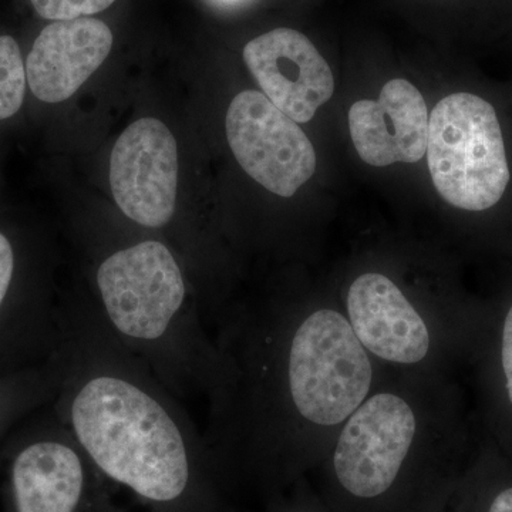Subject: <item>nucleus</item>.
Here are the masks:
<instances>
[{
	"instance_id": "nucleus-15",
	"label": "nucleus",
	"mask_w": 512,
	"mask_h": 512,
	"mask_svg": "<svg viewBox=\"0 0 512 512\" xmlns=\"http://www.w3.org/2000/svg\"><path fill=\"white\" fill-rule=\"evenodd\" d=\"M116 0H30L33 8L42 18L62 22L83 16L94 15L106 10Z\"/></svg>"
},
{
	"instance_id": "nucleus-1",
	"label": "nucleus",
	"mask_w": 512,
	"mask_h": 512,
	"mask_svg": "<svg viewBox=\"0 0 512 512\" xmlns=\"http://www.w3.org/2000/svg\"><path fill=\"white\" fill-rule=\"evenodd\" d=\"M220 360L204 439L224 483L279 490L318 468L375 383L348 318L271 306L218 316Z\"/></svg>"
},
{
	"instance_id": "nucleus-11",
	"label": "nucleus",
	"mask_w": 512,
	"mask_h": 512,
	"mask_svg": "<svg viewBox=\"0 0 512 512\" xmlns=\"http://www.w3.org/2000/svg\"><path fill=\"white\" fill-rule=\"evenodd\" d=\"M349 128L365 163H417L427 151L429 111L412 83L394 79L384 84L379 100H360L350 107Z\"/></svg>"
},
{
	"instance_id": "nucleus-4",
	"label": "nucleus",
	"mask_w": 512,
	"mask_h": 512,
	"mask_svg": "<svg viewBox=\"0 0 512 512\" xmlns=\"http://www.w3.org/2000/svg\"><path fill=\"white\" fill-rule=\"evenodd\" d=\"M332 512H429L460 474L433 436V413L404 387L370 392L319 466Z\"/></svg>"
},
{
	"instance_id": "nucleus-19",
	"label": "nucleus",
	"mask_w": 512,
	"mask_h": 512,
	"mask_svg": "<svg viewBox=\"0 0 512 512\" xmlns=\"http://www.w3.org/2000/svg\"><path fill=\"white\" fill-rule=\"evenodd\" d=\"M220 2H224V3H239V2H244V0H220Z\"/></svg>"
},
{
	"instance_id": "nucleus-6",
	"label": "nucleus",
	"mask_w": 512,
	"mask_h": 512,
	"mask_svg": "<svg viewBox=\"0 0 512 512\" xmlns=\"http://www.w3.org/2000/svg\"><path fill=\"white\" fill-rule=\"evenodd\" d=\"M229 147L245 173L279 197L291 198L316 170L311 140L265 94L247 90L229 104Z\"/></svg>"
},
{
	"instance_id": "nucleus-17",
	"label": "nucleus",
	"mask_w": 512,
	"mask_h": 512,
	"mask_svg": "<svg viewBox=\"0 0 512 512\" xmlns=\"http://www.w3.org/2000/svg\"><path fill=\"white\" fill-rule=\"evenodd\" d=\"M269 512H332L320 495L312 494L302 485L289 500H282Z\"/></svg>"
},
{
	"instance_id": "nucleus-10",
	"label": "nucleus",
	"mask_w": 512,
	"mask_h": 512,
	"mask_svg": "<svg viewBox=\"0 0 512 512\" xmlns=\"http://www.w3.org/2000/svg\"><path fill=\"white\" fill-rule=\"evenodd\" d=\"M244 60L262 92L296 123H308L335 90L332 70L311 40L275 29L251 40Z\"/></svg>"
},
{
	"instance_id": "nucleus-14",
	"label": "nucleus",
	"mask_w": 512,
	"mask_h": 512,
	"mask_svg": "<svg viewBox=\"0 0 512 512\" xmlns=\"http://www.w3.org/2000/svg\"><path fill=\"white\" fill-rule=\"evenodd\" d=\"M26 67L13 37L0 36V120L15 116L25 99Z\"/></svg>"
},
{
	"instance_id": "nucleus-9",
	"label": "nucleus",
	"mask_w": 512,
	"mask_h": 512,
	"mask_svg": "<svg viewBox=\"0 0 512 512\" xmlns=\"http://www.w3.org/2000/svg\"><path fill=\"white\" fill-rule=\"evenodd\" d=\"M345 316L367 353L390 365H424L436 349V325L380 272H365L352 282Z\"/></svg>"
},
{
	"instance_id": "nucleus-7",
	"label": "nucleus",
	"mask_w": 512,
	"mask_h": 512,
	"mask_svg": "<svg viewBox=\"0 0 512 512\" xmlns=\"http://www.w3.org/2000/svg\"><path fill=\"white\" fill-rule=\"evenodd\" d=\"M103 480L56 414V423L20 448L13 460L16 512H107Z\"/></svg>"
},
{
	"instance_id": "nucleus-8",
	"label": "nucleus",
	"mask_w": 512,
	"mask_h": 512,
	"mask_svg": "<svg viewBox=\"0 0 512 512\" xmlns=\"http://www.w3.org/2000/svg\"><path fill=\"white\" fill-rule=\"evenodd\" d=\"M110 185L120 211L147 229H163L177 208V141L163 121L141 119L114 144Z\"/></svg>"
},
{
	"instance_id": "nucleus-5",
	"label": "nucleus",
	"mask_w": 512,
	"mask_h": 512,
	"mask_svg": "<svg viewBox=\"0 0 512 512\" xmlns=\"http://www.w3.org/2000/svg\"><path fill=\"white\" fill-rule=\"evenodd\" d=\"M426 154L434 187L460 210L494 207L510 183L497 113L476 94L454 93L439 101L429 119Z\"/></svg>"
},
{
	"instance_id": "nucleus-3",
	"label": "nucleus",
	"mask_w": 512,
	"mask_h": 512,
	"mask_svg": "<svg viewBox=\"0 0 512 512\" xmlns=\"http://www.w3.org/2000/svg\"><path fill=\"white\" fill-rule=\"evenodd\" d=\"M94 309L114 336L181 400L211 392L220 372L173 249L156 238L113 248L94 271Z\"/></svg>"
},
{
	"instance_id": "nucleus-16",
	"label": "nucleus",
	"mask_w": 512,
	"mask_h": 512,
	"mask_svg": "<svg viewBox=\"0 0 512 512\" xmlns=\"http://www.w3.org/2000/svg\"><path fill=\"white\" fill-rule=\"evenodd\" d=\"M16 271V256L12 242L0 232V316L8 306L9 293L12 289ZM2 320V318H0Z\"/></svg>"
},
{
	"instance_id": "nucleus-13",
	"label": "nucleus",
	"mask_w": 512,
	"mask_h": 512,
	"mask_svg": "<svg viewBox=\"0 0 512 512\" xmlns=\"http://www.w3.org/2000/svg\"><path fill=\"white\" fill-rule=\"evenodd\" d=\"M429 512H512V471L481 466L460 473Z\"/></svg>"
},
{
	"instance_id": "nucleus-12",
	"label": "nucleus",
	"mask_w": 512,
	"mask_h": 512,
	"mask_svg": "<svg viewBox=\"0 0 512 512\" xmlns=\"http://www.w3.org/2000/svg\"><path fill=\"white\" fill-rule=\"evenodd\" d=\"M113 33L101 20H62L42 30L26 62L30 90L46 103L70 99L103 64Z\"/></svg>"
},
{
	"instance_id": "nucleus-2",
	"label": "nucleus",
	"mask_w": 512,
	"mask_h": 512,
	"mask_svg": "<svg viewBox=\"0 0 512 512\" xmlns=\"http://www.w3.org/2000/svg\"><path fill=\"white\" fill-rule=\"evenodd\" d=\"M56 414L104 480L154 512H221L220 474L180 397L120 343L90 301L60 315Z\"/></svg>"
},
{
	"instance_id": "nucleus-18",
	"label": "nucleus",
	"mask_w": 512,
	"mask_h": 512,
	"mask_svg": "<svg viewBox=\"0 0 512 512\" xmlns=\"http://www.w3.org/2000/svg\"><path fill=\"white\" fill-rule=\"evenodd\" d=\"M501 366L505 379V392L512 406V306L504 319L501 335Z\"/></svg>"
}]
</instances>
